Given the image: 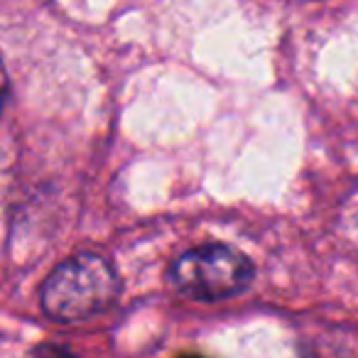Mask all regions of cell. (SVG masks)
<instances>
[{
	"mask_svg": "<svg viewBox=\"0 0 358 358\" xmlns=\"http://www.w3.org/2000/svg\"><path fill=\"white\" fill-rule=\"evenodd\" d=\"M120 294L113 265L96 253H79L59 263L40 289L42 312L59 324H76L103 314Z\"/></svg>",
	"mask_w": 358,
	"mask_h": 358,
	"instance_id": "cell-1",
	"label": "cell"
},
{
	"mask_svg": "<svg viewBox=\"0 0 358 358\" xmlns=\"http://www.w3.org/2000/svg\"><path fill=\"white\" fill-rule=\"evenodd\" d=\"M253 280L248 255L224 243H206L182 253L169 265V282L194 302H221L241 294Z\"/></svg>",
	"mask_w": 358,
	"mask_h": 358,
	"instance_id": "cell-2",
	"label": "cell"
},
{
	"mask_svg": "<svg viewBox=\"0 0 358 358\" xmlns=\"http://www.w3.org/2000/svg\"><path fill=\"white\" fill-rule=\"evenodd\" d=\"M27 358H76L71 351H66L64 346H57V343H40L30 351Z\"/></svg>",
	"mask_w": 358,
	"mask_h": 358,
	"instance_id": "cell-3",
	"label": "cell"
},
{
	"mask_svg": "<svg viewBox=\"0 0 358 358\" xmlns=\"http://www.w3.org/2000/svg\"><path fill=\"white\" fill-rule=\"evenodd\" d=\"M6 99H8V71L3 59H0V115H3V108H6Z\"/></svg>",
	"mask_w": 358,
	"mask_h": 358,
	"instance_id": "cell-4",
	"label": "cell"
},
{
	"mask_svg": "<svg viewBox=\"0 0 358 358\" xmlns=\"http://www.w3.org/2000/svg\"><path fill=\"white\" fill-rule=\"evenodd\" d=\"M182 358H204V356H182Z\"/></svg>",
	"mask_w": 358,
	"mask_h": 358,
	"instance_id": "cell-5",
	"label": "cell"
}]
</instances>
